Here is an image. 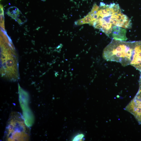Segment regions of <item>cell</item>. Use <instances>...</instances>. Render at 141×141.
<instances>
[{
  "label": "cell",
  "mask_w": 141,
  "mask_h": 141,
  "mask_svg": "<svg viewBox=\"0 0 141 141\" xmlns=\"http://www.w3.org/2000/svg\"><path fill=\"white\" fill-rule=\"evenodd\" d=\"M103 58L107 61L130 65L141 70V40L126 42L113 39L104 48Z\"/></svg>",
  "instance_id": "obj_1"
},
{
  "label": "cell",
  "mask_w": 141,
  "mask_h": 141,
  "mask_svg": "<svg viewBox=\"0 0 141 141\" xmlns=\"http://www.w3.org/2000/svg\"><path fill=\"white\" fill-rule=\"evenodd\" d=\"M97 19L89 24L99 29L111 38L113 27L118 26L125 29L131 28V20L122 12L118 4H106L101 3L97 13Z\"/></svg>",
  "instance_id": "obj_2"
},
{
  "label": "cell",
  "mask_w": 141,
  "mask_h": 141,
  "mask_svg": "<svg viewBox=\"0 0 141 141\" xmlns=\"http://www.w3.org/2000/svg\"><path fill=\"white\" fill-rule=\"evenodd\" d=\"M28 126L20 113L12 112L7 121L3 140H29L30 138V128Z\"/></svg>",
  "instance_id": "obj_3"
},
{
  "label": "cell",
  "mask_w": 141,
  "mask_h": 141,
  "mask_svg": "<svg viewBox=\"0 0 141 141\" xmlns=\"http://www.w3.org/2000/svg\"><path fill=\"white\" fill-rule=\"evenodd\" d=\"M126 33L125 28L116 26L113 27L110 38L113 39L126 41L127 39Z\"/></svg>",
  "instance_id": "obj_4"
},
{
  "label": "cell",
  "mask_w": 141,
  "mask_h": 141,
  "mask_svg": "<svg viewBox=\"0 0 141 141\" xmlns=\"http://www.w3.org/2000/svg\"><path fill=\"white\" fill-rule=\"evenodd\" d=\"M8 11L7 14L17 20V18L20 16V14L21 13L18 9L15 7L9 8L8 9Z\"/></svg>",
  "instance_id": "obj_5"
},
{
  "label": "cell",
  "mask_w": 141,
  "mask_h": 141,
  "mask_svg": "<svg viewBox=\"0 0 141 141\" xmlns=\"http://www.w3.org/2000/svg\"><path fill=\"white\" fill-rule=\"evenodd\" d=\"M92 21V18L88 14L84 18L77 20L75 22V24L77 25H80L85 24H89Z\"/></svg>",
  "instance_id": "obj_6"
},
{
  "label": "cell",
  "mask_w": 141,
  "mask_h": 141,
  "mask_svg": "<svg viewBox=\"0 0 141 141\" xmlns=\"http://www.w3.org/2000/svg\"><path fill=\"white\" fill-rule=\"evenodd\" d=\"M135 96L137 98L141 100V73L139 81V88Z\"/></svg>",
  "instance_id": "obj_7"
},
{
  "label": "cell",
  "mask_w": 141,
  "mask_h": 141,
  "mask_svg": "<svg viewBox=\"0 0 141 141\" xmlns=\"http://www.w3.org/2000/svg\"><path fill=\"white\" fill-rule=\"evenodd\" d=\"M84 135L83 134H79L75 136L73 140L74 141H80L82 140L83 138Z\"/></svg>",
  "instance_id": "obj_8"
}]
</instances>
